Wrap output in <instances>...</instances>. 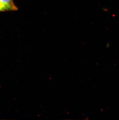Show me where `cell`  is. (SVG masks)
I'll list each match as a JSON object with an SVG mask.
<instances>
[{"instance_id": "obj_1", "label": "cell", "mask_w": 119, "mask_h": 120, "mask_svg": "<svg viewBox=\"0 0 119 120\" xmlns=\"http://www.w3.org/2000/svg\"><path fill=\"white\" fill-rule=\"evenodd\" d=\"M18 9L13 0H0V12L13 11Z\"/></svg>"}]
</instances>
